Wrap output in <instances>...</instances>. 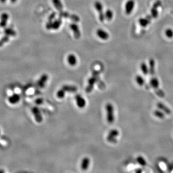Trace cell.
I'll use <instances>...</instances> for the list:
<instances>
[{"label":"cell","instance_id":"obj_26","mask_svg":"<svg viewBox=\"0 0 173 173\" xmlns=\"http://www.w3.org/2000/svg\"><path fill=\"white\" fill-rule=\"evenodd\" d=\"M105 18L108 21L111 20L112 18H113V16H114L113 11L110 9H108L106 11L105 13Z\"/></svg>","mask_w":173,"mask_h":173},{"label":"cell","instance_id":"obj_15","mask_svg":"<svg viewBox=\"0 0 173 173\" xmlns=\"http://www.w3.org/2000/svg\"><path fill=\"white\" fill-rule=\"evenodd\" d=\"M90 163V160L88 157H85L83 159L81 164V169L83 170H86Z\"/></svg>","mask_w":173,"mask_h":173},{"label":"cell","instance_id":"obj_37","mask_svg":"<svg viewBox=\"0 0 173 173\" xmlns=\"http://www.w3.org/2000/svg\"><path fill=\"white\" fill-rule=\"evenodd\" d=\"M136 173H141L142 171L141 169H137V170L135 171Z\"/></svg>","mask_w":173,"mask_h":173},{"label":"cell","instance_id":"obj_21","mask_svg":"<svg viewBox=\"0 0 173 173\" xmlns=\"http://www.w3.org/2000/svg\"><path fill=\"white\" fill-rule=\"evenodd\" d=\"M153 114L157 118L159 119H163L165 117V113L161 110H156L154 112Z\"/></svg>","mask_w":173,"mask_h":173},{"label":"cell","instance_id":"obj_10","mask_svg":"<svg viewBox=\"0 0 173 173\" xmlns=\"http://www.w3.org/2000/svg\"><path fill=\"white\" fill-rule=\"evenodd\" d=\"M20 100V96L18 94L14 93L9 96L8 101L11 105H15L18 103Z\"/></svg>","mask_w":173,"mask_h":173},{"label":"cell","instance_id":"obj_39","mask_svg":"<svg viewBox=\"0 0 173 173\" xmlns=\"http://www.w3.org/2000/svg\"><path fill=\"white\" fill-rule=\"evenodd\" d=\"M6 1L7 0H0V2L2 3H5L6 2Z\"/></svg>","mask_w":173,"mask_h":173},{"label":"cell","instance_id":"obj_33","mask_svg":"<svg viewBox=\"0 0 173 173\" xmlns=\"http://www.w3.org/2000/svg\"><path fill=\"white\" fill-rule=\"evenodd\" d=\"M46 28L48 30L53 29V22L51 21H49L48 22L46 25Z\"/></svg>","mask_w":173,"mask_h":173},{"label":"cell","instance_id":"obj_27","mask_svg":"<svg viewBox=\"0 0 173 173\" xmlns=\"http://www.w3.org/2000/svg\"><path fill=\"white\" fill-rule=\"evenodd\" d=\"M10 37L5 35L0 40V47L3 46L5 43L7 42L9 40Z\"/></svg>","mask_w":173,"mask_h":173},{"label":"cell","instance_id":"obj_8","mask_svg":"<svg viewBox=\"0 0 173 173\" xmlns=\"http://www.w3.org/2000/svg\"><path fill=\"white\" fill-rule=\"evenodd\" d=\"M70 28L74 33V35L76 39H79L81 36V33L78 25L75 23H74L70 25Z\"/></svg>","mask_w":173,"mask_h":173},{"label":"cell","instance_id":"obj_17","mask_svg":"<svg viewBox=\"0 0 173 173\" xmlns=\"http://www.w3.org/2000/svg\"><path fill=\"white\" fill-rule=\"evenodd\" d=\"M67 62L71 66H74L77 63V59L76 56L74 54H69L67 56Z\"/></svg>","mask_w":173,"mask_h":173},{"label":"cell","instance_id":"obj_14","mask_svg":"<svg viewBox=\"0 0 173 173\" xmlns=\"http://www.w3.org/2000/svg\"><path fill=\"white\" fill-rule=\"evenodd\" d=\"M157 106L158 108L159 109L162 111V112H164L166 114L170 115L171 114V111L169 108L167 107L166 105H164L162 102H158L157 104Z\"/></svg>","mask_w":173,"mask_h":173},{"label":"cell","instance_id":"obj_24","mask_svg":"<svg viewBox=\"0 0 173 173\" xmlns=\"http://www.w3.org/2000/svg\"><path fill=\"white\" fill-rule=\"evenodd\" d=\"M136 160H137V162L141 166L144 167L147 165V162H146V160L142 156L140 155V156H137L136 159Z\"/></svg>","mask_w":173,"mask_h":173},{"label":"cell","instance_id":"obj_40","mask_svg":"<svg viewBox=\"0 0 173 173\" xmlns=\"http://www.w3.org/2000/svg\"><path fill=\"white\" fill-rule=\"evenodd\" d=\"M0 134H1V130H0Z\"/></svg>","mask_w":173,"mask_h":173},{"label":"cell","instance_id":"obj_35","mask_svg":"<svg viewBox=\"0 0 173 173\" xmlns=\"http://www.w3.org/2000/svg\"><path fill=\"white\" fill-rule=\"evenodd\" d=\"M161 5V3L160 1H157L155 3V4H154L153 6V7H154L156 8H157L158 7H159L160 5Z\"/></svg>","mask_w":173,"mask_h":173},{"label":"cell","instance_id":"obj_20","mask_svg":"<svg viewBox=\"0 0 173 173\" xmlns=\"http://www.w3.org/2000/svg\"><path fill=\"white\" fill-rule=\"evenodd\" d=\"M149 72L151 75H154L155 73V63L154 60L152 59L150 60L149 61Z\"/></svg>","mask_w":173,"mask_h":173},{"label":"cell","instance_id":"obj_22","mask_svg":"<svg viewBox=\"0 0 173 173\" xmlns=\"http://www.w3.org/2000/svg\"><path fill=\"white\" fill-rule=\"evenodd\" d=\"M141 69L144 75H147L149 73V68L145 63H142L141 64Z\"/></svg>","mask_w":173,"mask_h":173},{"label":"cell","instance_id":"obj_3","mask_svg":"<svg viewBox=\"0 0 173 173\" xmlns=\"http://www.w3.org/2000/svg\"><path fill=\"white\" fill-rule=\"evenodd\" d=\"M106 119L109 124H112L115 121L114 107L113 105L111 103H108L106 105Z\"/></svg>","mask_w":173,"mask_h":173},{"label":"cell","instance_id":"obj_6","mask_svg":"<svg viewBox=\"0 0 173 173\" xmlns=\"http://www.w3.org/2000/svg\"><path fill=\"white\" fill-rule=\"evenodd\" d=\"M32 112L35 117V119L36 122L38 123L41 122L43 118L41 114V113L40 112V109L36 106L33 107L32 108Z\"/></svg>","mask_w":173,"mask_h":173},{"label":"cell","instance_id":"obj_23","mask_svg":"<svg viewBox=\"0 0 173 173\" xmlns=\"http://www.w3.org/2000/svg\"><path fill=\"white\" fill-rule=\"evenodd\" d=\"M135 80H136V82H137V85L140 86H143L145 82L144 78L141 75H137L136 76Z\"/></svg>","mask_w":173,"mask_h":173},{"label":"cell","instance_id":"obj_5","mask_svg":"<svg viewBox=\"0 0 173 173\" xmlns=\"http://www.w3.org/2000/svg\"><path fill=\"white\" fill-rule=\"evenodd\" d=\"M94 6L99 13V20L101 22H103L105 20V14L103 12V6L101 2L97 1L94 4Z\"/></svg>","mask_w":173,"mask_h":173},{"label":"cell","instance_id":"obj_30","mask_svg":"<svg viewBox=\"0 0 173 173\" xmlns=\"http://www.w3.org/2000/svg\"><path fill=\"white\" fill-rule=\"evenodd\" d=\"M69 18H70L71 20H72V21L74 22V23L78 22L80 20L79 17L76 14H70Z\"/></svg>","mask_w":173,"mask_h":173},{"label":"cell","instance_id":"obj_4","mask_svg":"<svg viewBox=\"0 0 173 173\" xmlns=\"http://www.w3.org/2000/svg\"><path fill=\"white\" fill-rule=\"evenodd\" d=\"M119 134V131L116 129L111 130L107 136V140L111 143H116L117 142V137Z\"/></svg>","mask_w":173,"mask_h":173},{"label":"cell","instance_id":"obj_1","mask_svg":"<svg viewBox=\"0 0 173 173\" xmlns=\"http://www.w3.org/2000/svg\"><path fill=\"white\" fill-rule=\"evenodd\" d=\"M77 90V88L74 86L65 85L60 90H58L56 93V96L59 99L64 98L66 92H74Z\"/></svg>","mask_w":173,"mask_h":173},{"label":"cell","instance_id":"obj_28","mask_svg":"<svg viewBox=\"0 0 173 173\" xmlns=\"http://www.w3.org/2000/svg\"><path fill=\"white\" fill-rule=\"evenodd\" d=\"M166 35L168 38H172L173 37V30L171 29H167L165 32Z\"/></svg>","mask_w":173,"mask_h":173},{"label":"cell","instance_id":"obj_13","mask_svg":"<svg viewBox=\"0 0 173 173\" xmlns=\"http://www.w3.org/2000/svg\"><path fill=\"white\" fill-rule=\"evenodd\" d=\"M151 19V16L148 15L146 18H140L139 19V23L142 27H146L150 23Z\"/></svg>","mask_w":173,"mask_h":173},{"label":"cell","instance_id":"obj_12","mask_svg":"<svg viewBox=\"0 0 173 173\" xmlns=\"http://www.w3.org/2000/svg\"><path fill=\"white\" fill-rule=\"evenodd\" d=\"M97 35L101 40H108L109 38V35L108 33L102 29H98L97 30Z\"/></svg>","mask_w":173,"mask_h":173},{"label":"cell","instance_id":"obj_36","mask_svg":"<svg viewBox=\"0 0 173 173\" xmlns=\"http://www.w3.org/2000/svg\"><path fill=\"white\" fill-rule=\"evenodd\" d=\"M35 102H36V103H37L38 105H40V104H41L42 103L43 100L41 99H40V98L39 99H37L36 100Z\"/></svg>","mask_w":173,"mask_h":173},{"label":"cell","instance_id":"obj_31","mask_svg":"<svg viewBox=\"0 0 173 173\" xmlns=\"http://www.w3.org/2000/svg\"><path fill=\"white\" fill-rule=\"evenodd\" d=\"M151 16L153 18H156L158 15V12L157 10V8L153 7L151 10Z\"/></svg>","mask_w":173,"mask_h":173},{"label":"cell","instance_id":"obj_38","mask_svg":"<svg viewBox=\"0 0 173 173\" xmlns=\"http://www.w3.org/2000/svg\"><path fill=\"white\" fill-rule=\"evenodd\" d=\"M10 1L11 2V3H15V2H16V1H17V0H10Z\"/></svg>","mask_w":173,"mask_h":173},{"label":"cell","instance_id":"obj_7","mask_svg":"<svg viewBox=\"0 0 173 173\" xmlns=\"http://www.w3.org/2000/svg\"><path fill=\"white\" fill-rule=\"evenodd\" d=\"M135 3L134 0H128L125 4V12L127 14H131L135 6Z\"/></svg>","mask_w":173,"mask_h":173},{"label":"cell","instance_id":"obj_9","mask_svg":"<svg viewBox=\"0 0 173 173\" xmlns=\"http://www.w3.org/2000/svg\"><path fill=\"white\" fill-rule=\"evenodd\" d=\"M75 100L76 102V105L79 107L80 108H83L85 106L86 104V101L79 94L76 95L75 96Z\"/></svg>","mask_w":173,"mask_h":173},{"label":"cell","instance_id":"obj_18","mask_svg":"<svg viewBox=\"0 0 173 173\" xmlns=\"http://www.w3.org/2000/svg\"><path fill=\"white\" fill-rule=\"evenodd\" d=\"M52 2L55 8L58 11L61 12L63 10V5L61 0H52Z\"/></svg>","mask_w":173,"mask_h":173},{"label":"cell","instance_id":"obj_25","mask_svg":"<svg viewBox=\"0 0 173 173\" xmlns=\"http://www.w3.org/2000/svg\"><path fill=\"white\" fill-rule=\"evenodd\" d=\"M61 18H59L58 19H57L55 20L54 22H53V29L54 30H57L59 29L60 27V25L62 24Z\"/></svg>","mask_w":173,"mask_h":173},{"label":"cell","instance_id":"obj_16","mask_svg":"<svg viewBox=\"0 0 173 173\" xmlns=\"http://www.w3.org/2000/svg\"><path fill=\"white\" fill-rule=\"evenodd\" d=\"M4 33L5 35L9 37H14L16 35V32L14 29L11 28H6L4 30Z\"/></svg>","mask_w":173,"mask_h":173},{"label":"cell","instance_id":"obj_19","mask_svg":"<svg viewBox=\"0 0 173 173\" xmlns=\"http://www.w3.org/2000/svg\"><path fill=\"white\" fill-rule=\"evenodd\" d=\"M150 84L153 89H158L160 85L158 79L155 77H152L150 80Z\"/></svg>","mask_w":173,"mask_h":173},{"label":"cell","instance_id":"obj_34","mask_svg":"<svg viewBox=\"0 0 173 173\" xmlns=\"http://www.w3.org/2000/svg\"><path fill=\"white\" fill-rule=\"evenodd\" d=\"M56 15V14L55 12H54L52 14H51L49 16V21H52L54 19V18H55Z\"/></svg>","mask_w":173,"mask_h":173},{"label":"cell","instance_id":"obj_29","mask_svg":"<svg viewBox=\"0 0 173 173\" xmlns=\"http://www.w3.org/2000/svg\"><path fill=\"white\" fill-rule=\"evenodd\" d=\"M70 14L67 12H63V11L60 12L59 16L60 18H69Z\"/></svg>","mask_w":173,"mask_h":173},{"label":"cell","instance_id":"obj_2","mask_svg":"<svg viewBox=\"0 0 173 173\" xmlns=\"http://www.w3.org/2000/svg\"><path fill=\"white\" fill-rule=\"evenodd\" d=\"M99 73L98 71H94L92 76L88 80V84L86 89V91L87 93H90L93 89L95 84L96 83L99 79Z\"/></svg>","mask_w":173,"mask_h":173},{"label":"cell","instance_id":"obj_32","mask_svg":"<svg viewBox=\"0 0 173 173\" xmlns=\"http://www.w3.org/2000/svg\"><path fill=\"white\" fill-rule=\"evenodd\" d=\"M9 18V15L7 13H3L1 14L0 20H4L8 21Z\"/></svg>","mask_w":173,"mask_h":173},{"label":"cell","instance_id":"obj_11","mask_svg":"<svg viewBox=\"0 0 173 173\" xmlns=\"http://www.w3.org/2000/svg\"><path fill=\"white\" fill-rule=\"evenodd\" d=\"M48 79V76L46 74H43L40 77V79L37 82V86L40 88H43L45 86V83H46Z\"/></svg>","mask_w":173,"mask_h":173}]
</instances>
